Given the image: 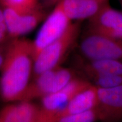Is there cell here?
Returning a JSON list of instances; mask_svg holds the SVG:
<instances>
[{
    "label": "cell",
    "mask_w": 122,
    "mask_h": 122,
    "mask_svg": "<svg viewBox=\"0 0 122 122\" xmlns=\"http://www.w3.org/2000/svg\"></svg>",
    "instance_id": "obj_20"
},
{
    "label": "cell",
    "mask_w": 122,
    "mask_h": 122,
    "mask_svg": "<svg viewBox=\"0 0 122 122\" xmlns=\"http://www.w3.org/2000/svg\"><path fill=\"white\" fill-rule=\"evenodd\" d=\"M5 57V54H3L2 53V50L0 49V68H1L4 62Z\"/></svg>",
    "instance_id": "obj_18"
},
{
    "label": "cell",
    "mask_w": 122,
    "mask_h": 122,
    "mask_svg": "<svg viewBox=\"0 0 122 122\" xmlns=\"http://www.w3.org/2000/svg\"><path fill=\"white\" fill-rule=\"evenodd\" d=\"M89 31L112 39L122 40V11L108 3L89 19Z\"/></svg>",
    "instance_id": "obj_6"
},
{
    "label": "cell",
    "mask_w": 122,
    "mask_h": 122,
    "mask_svg": "<svg viewBox=\"0 0 122 122\" xmlns=\"http://www.w3.org/2000/svg\"><path fill=\"white\" fill-rule=\"evenodd\" d=\"M98 120V112L96 107L77 114L68 115L58 120L60 122H92Z\"/></svg>",
    "instance_id": "obj_15"
},
{
    "label": "cell",
    "mask_w": 122,
    "mask_h": 122,
    "mask_svg": "<svg viewBox=\"0 0 122 122\" xmlns=\"http://www.w3.org/2000/svg\"><path fill=\"white\" fill-rule=\"evenodd\" d=\"M103 1H108V0H103Z\"/></svg>",
    "instance_id": "obj_19"
},
{
    "label": "cell",
    "mask_w": 122,
    "mask_h": 122,
    "mask_svg": "<svg viewBox=\"0 0 122 122\" xmlns=\"http://www.w3.org/2000/svg\"><path fill=\"white\" fill-rule=\"evenodd\" d=\"M4 14L7 32L13 37H18L30 32L45 15V12L40 6L25 13H19L13 9L5 7Z\"/></svg>",
    "instance_id": "obj_8"
},
{
    "label": "cell",
    "mask_w": 122,
    "mask_h": 122,
    "mask_svg": "<svg viewBox=\"0 0 122 122\" xmlns=\"http://www.w3.org/2000/svg\"><path fill=\"white\" fill-rule=\"evenodd\" d=\"M72 21L66 15L59 4L49 15L32 42L33 61L41 51L60 37L66 30Z\"/></svg>",
    "instance_id": "obj_4"
},
{
    "label": "cell",
    "mask_w": 122,
    "mask_h": 122,
    "mask_svg": "<svg viewBox=\"0 0 122 122\" xmlns=\"http://www.w3.org/2000/svg\"><path fill=\"white\" fill-rule=\"evenodd\" d=\"M38 0H0L5 7L10 8L19 13H25L37 9Z\"/></svg>",
    "instance_id": "obj_14"
},
{
    "label": "cell",
    "mask_w": 122,
    "mask_h": 122,
    "mask_svg": "<svg viewBox=\"0 0 122 122\" xmlns=\"http://www.w3.org/2000/svg\"><path fill=\"white\" fill-rule=\"evenodd\" d=\"M97 94L98 120L107 122L122 120V85L108 88L97 87Z\"/></svg>",
    "instance_id": "obj_7"
},
{
    "label": "cell",
    "mask_w": 122,
    "mask_h": 122,
    "mask_svg": "<svg viewBox=\"0 0 122 122\" xmlns=\"http://www.w3.org/2000/svg\"><path fill=\"white\" fill-rule=\"evenodd\" d=\"M79 49L83 57L88 60H122V40L112 39L89 30L81 41Z\"/></svg>",
    "instance_id": "obj_3"
},
{
    "label": "cell",
    "mask_w": 122,
    "mask_h": 122,
    "mask_svg": "<svg viewBox=\"0 0 122 122\" xmlns=\"http://www.w3.org/2000/svg\"><path fill=\"white\" fill-rule=\"evenodd\" d=\"M91 83L86 79L75 77L62 89L42 97L41 122H53L55 115L63 109L79 92Z\"/></svg>",
    "instance_id": "obj_5"
},
{
    "label": "cell",
    "mask_w": 122,
    "mask_h": 122,
    "mask_svg": "<svg viewBox=\"0 0 122 122\" xmlns=\"http://www.w3.org/2000/svg\"><path fill=\"white\" fill-rule=\"evenodd\" d=\"M80 22L72 23L66 30L41 51L34 61L36 77L47 70L59 66L68 51L75 43L80 33Z\"/></svg>",
    "instance_id": "obj_2"
},
{
    "label": "cell",
    "mask_w": 122,
    "mask_h": 122,
    "mask_svg": "<svg viewBox=\"0 0 122 122\" xmlns=\"http://www.w3.org/2000/svg\"><path fill=\"white\" fill-rule=\"evenodd\" d=\"M108 1L103 0H62L58 4L71 21L91 19Z\"/></svg>",
    "instance_id": "obj_9"
},
{
    "label": "cell",
    "mask_w": 122,
    "mask_h": 122,
    "mask_svg": "<svg viewBox=\"0 0 122 122\" xmlns=\"http://www.w3.org/2000/svg\"><path fill=\"white\" fill-rule=\"evenodd\" d=\"M80 68L84 75L122 74V60L101 59L81 62Z\"/></svg>",
    "instance_id": "obj_12"
},
{
    "label": "cell",
    "mask_w": 122,
    "mask_h": 122,
    "mask_svg": "<svg viewBox=\"0 0 122 122\" xmlns=\"http://www.w3.org/2000/svg\"><path fill=\"white\" fill-rule=\"evenodd\" d=\"M98 101L97 87L92 84L79 92L63 109L55 115L53 122L68 115L77 114L96 107Z\"/></svg>",
    "instance_id": "obj_10"
},
{
    "label": "cell",
    "mask_w": 122,
    "mask_h": 122,
    "mask_svg": "<svg viewBox=\"0 0 122 122\" xmlns=\"http://www.w3.org/2000/svg\"><path fill=\"white\" fill-rule=\"evenodd\" d=\"M32 42L16 39L9 46L1 67V94L7 102L23 100L32 67Z\"/></svg>",
    "instance_id": "obj_1"
},
{
    "label": "cell",
    "mask_w": 122,
    "mask_h": 122,
    "mask_svg": "<svg viewBox=\"0 0 122 122\" xmlns=\"http://www.w3.org/2000/svg\"><path fill=\"white\" fill-rule=\"evenodd\" d=\"M41 122V108L24 101L9 105L0 111V122Z\"/></svg>",
    "instance_id": "obj_11"
},
{
    "label": "cell",
    "mask_w": 122,
    "mask_h": 122,
    "mask_svg": "<svg viewBox=\"0 0 122 122\" xmlns=\"http://www.w3.org/2000/svg\"><path fill=\"white\" fill-rule=\"evenodd\" d=\"M7 32H8L5 21L4 11L0 9V44L4 42Z\"/></svg>",
    "instance_id": "obj_16"
},
{
    "label": "cell",
    "mask_w": 122,
    "mask_h": 122,
    "mask_svg": "<svg viewBox=\"0 0 122 122\" xmlns=\"http://www.w3.org/2000/svg\"><path fill=\"white\" fill-rule=\"evenodd\" d=\"M86 80L98 88H108L122 85V74H85Z\"/></svg>",
    "instance_id": "obj_13"
},
{
    "label": "cell",
    "mask_w": 122,
    "mask_h": 122,
    "mask_svg": "<svg viewBox=\"0 0 122 122\" xmlns=\"http://www.w3.org/2000/svg\"><path fill=\"white\" fill-rule=\"evenodd\" d=\"M45 3L47 5L51 6L53 5H57L62 0H45Z\"/></svg>",
    "instance_id": "obj_17"
}]
</instances>
